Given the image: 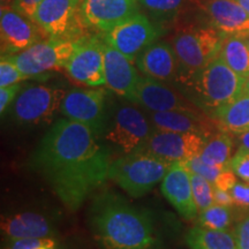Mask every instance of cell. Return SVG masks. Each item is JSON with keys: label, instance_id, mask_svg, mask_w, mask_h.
Here are the masks:
<instances>
[{"label": "cell", "instance_id": "cell-1", "mask_svg": "<svg viewBox=\"0 0 249 249\" xmlns=\"http://www.w3.org/2000/svg\"><path fill=\"white\" fill-rule=\"evenodd\" d=\"M112 163L101 136L89 126L61 118L30 156V167L67 209L75 211L108 179Z\"/></svg>", "mask_w": 249, "mask_h": 249}, {"label": "cell", "instance_id": "cell-2", "mask_svg": "<svg viewBox=\"0 0 249 249\" xmlns=\"http://www.w3.org/2000/svg\"><path fill=\"white\" fill-rule=\"evenodd\" d=\"M89 223L102 249H156L158 246L150 213L116 193L103 192L93 198Z\"/></svg>", "mask_w": 249, "mask_h": 249}, {"label": "cell", "instance_id": "cell-3", "mask_svg": "<svg viewBox=\"0 0 249 249\" xmlns=\"http://www.w3.org/2000/svg\"><path fill=\"white\" fill-rule=\"evenodd\" d=\"M245 79L219 57L185 82L179 83L193 104L211 117L244 92Z\"/></svg>", "mask_w": 249, "mask_h": 249}, {"label": "cell", "instance_id": "cell-4", "mask_svg": "<svg viewBox=\"0 0 249 249\" xmlns=\"http://www.w3.org/2000/svg\"><path fill=\"white\" fill-rule=\"evenodd\" d=\"M224 37L214 27L189 26L176 31L171 45L179 64L177 85L185 82L218 57Z\"/></svg>", "mask_w": 249, "mask_h": 249}, {"label": "cell", "instance_id": "cell-5", "mask_svg": "<svg viewBox=\"0 0 249 249\" xmlns=\"http://www.w3.org/2000/svg\"><path fill=\"white\" fill-rule=\"evenodd\" d=\"M171 164L148 151L136 150L112 160L108 179L132 197L139 198L163 181Z\"/></svg>", "mask_w": 249, "mask_h": 249}, {"label": "cell", "instance_id": "cell-6", "mask_svg": "<svg viewBox=\"0 0 249 249\" xmlns=\"http://www.w3.org/2000/svg\"><path fill=\"white\" fill-rule=\"evenodd\" d=\"M82 0H43L33 20L49 38L76 42L87 36L81 18Z\"/></svg>", "mask_w": 249, "mask_h": 249}, {"label": "cell", "instance_id": "cell-7", "mask_svg": "<svg viewBox=\"0 0 249 249\" xmlns=\"http://www.w3.org/2000/svg\"><path fill=\"white\" fill-rule=\"evenodd\" d=\"M155 130L149 117L130 104L119 105L108 121L104 138L124 155L141 149Z\"/></svg>", "mask_w": 249, "mask_h": 249}, {"label": "cell", "instance_id": "cell-8", "mask_svg": "<svg viewBox=\"0 0 249 249\" xmlns=\"http://www.w3.org/2000/svg\"><path fill=\"white\" fill-rule=\"evenodd\" d=\"M66 91L58 87L28 86L21 90L14 101L12 114L20 124H49L60 113Z\"/></svg>", "mask_w": 249, "mask_h": 249}, {"label": "cell", "instance_id": "cell-9", "mask_svg": "<svg viewBox=\"0 0 249 249\" xmlns=\"http://www.w3.org/2000/svg\"><path fill=\"white\" fill-rule=\"evenodd\" d=\"M74 49L75 42L73 40L46 38L8 57L24 75L31 79L46 75L50 71L65 70Z\"/></svg>", "mask_w": 249, "mask_h": 249}, {"label": "cell", "instance_id": "cell-10", "mask_svg": "<svg viewBox=\"0 0 249 249\" xmlns=\"http://www.w3.org/2000/svg\"><path fill=\"white\" fill-rule=\"evenodd\" d=\"M65 71L77 85L91 88L104 86V39L102 36L87 35L76 40Z\"/></svg>", "mask_w": 249, "mask_h": 249}, {"label": "cell", "instance_id": "cell-11", "mask_svg": "<svg viewBox=\"0 0 249 249\" xmlns=\"http://www.w3.org/2000/svg\"><path fill=\"white\" fill-rule=\"evenodd\" d=\"M60 113L104 136L107 127V93L103 89H73L66 92Z\"/></svg>", "mask_w": 249, "mask_h": 249}, {"label": "cell", "instance_id": "cell-12", "mask_svg": "<svg viewBox=\"0 0 249 249\" xmlns=\"http://www.w3.org/2000/svg\"><path fill=\"white\" fill-rule=\"evenodd\" d=\"M99 35L104 42L119 50L121 53L134 62L143 50L157 40L160 31L140 12L107 33Z\"/></svg>", "mask_w": 249, "mask_h": 249}, {"label": "cell", "instance_id": "cell-13", "mask_svg": "<svg viewBox=\"0 0 249 249\" xmlns=\"http://www.w3.org/2000/svg\"><path fill=\"white\" fill-rule=\"evenodd\" d=\"M210 136L200 133H178L156 129L139 150H144L161 160L176 163L200 156Z\"/></svg>", "mask_w": 249, "mask_h": 249}, {"label": "cell", "instance_id": "cell-14", "mask_svg": "<svg viewBox=\"0 0 249 249\" xmlns=\"http://www.w3.org/2000/svg\"><path fill=\"white\" fill-rule=\"evenodd\" d=\"M0 34L1 55L18 53L40 40L49 38L35 21L18 13L11 5H1Z\"/></svg>", "mask_w": 249, "mask_h": 249}, {"label": "cell", "instance_id": "cell-15", "mask_svg": "<svg viewBox=\"0 0 249 249\" xmlns=\"http://www.w3.org/2000/svg\"><path fill=\"white\" fill-rule=\"evenodd\" d=\"M140 13L139 0H82L81 18L87 30L104 34Z\"/></svg>", "mask_w": 249, "mask_h": 249}, {"label": "cell", "instance_id": "cell-16", "mask_svg": "<svg viewBox=\"0 0 249 249\" xmlns=\"http://www.w3.org/2000/svg\"><path fill=\"white\" fill-rule=\"evenodd\" d=\"M105 86L127 101L135 103L136 89L141 75L138 67L119 50L104 42Z\"/></svg>", "mask_w": 249, "mask_h": 249}, {"label": "cell", "instance_id": "cell-17", "mask_svg": "<svg viewBox=\"0 0 249 249\" xmlns=\"http://www.w3.org/2000/svg\"><path fill=\"white\" fill-rule=\"evenodd\" d=\"M160 191L183 219L193 220L197 217L198 209L193 195L191 171L185 161L171 164L161 181Z\"/></svg>", "mask_w": 249, "mask_h": 249}, {"label": "cell", "instance_id": "cell-18", "mask_svg": "<svg viewBox=\"0 0 249 249\" xmlns=\"http://www.w3.org/2000/svg\"><path fill=\"white\" fill-rule=\"evenodd\" d=\"M191 103L161 81L147 76H141L139 81L135 104L147 108L148 112L196 111Z\"/></svg>", "mask_w": 249, "mask_h": 249}, {"label": "cell", "instance_id": "cell-19", "mask_svg": "<svg viewBox=\"0 0 249 249\" xmlns=\"http://www.w3.org/2000/svg\"><path fill=\"white\" fill-rule=\"evenodd\" d=\"M224 35L249 36V14L236 0H196Z\"/></svg>", "mask_w": 249, "mask_h": 249}, {"label": "cell", "instance_id": "cell-20", "mask_svg": "<svg viewBox=\"0 0 249 249\" xmlns=\"http://www.w3.org/2000/svg\"><path fill=\"white\" fill-rule=\"evenodd\" d=\"M135 64L143 76L161 82H176L178 79V59L172 45L167 42H155L149 45L139 54Z\"/></svg>", "mask_w": 249, "mask_h": 249}, {"label": "cell", "instance_id": "cell-21", "mask_svg": "<svg viewBox=\"0 0 249 249\" xmlns=\"http://www.w3.org/2000/svg\"><path fill=\"white\" fill-rule=\"evenodd\" d=\"M1 234L4 241L18 239L54 238L53 224L44 214L35 211H23L2 217Z\"/></svg>", "mask_w": 249, "mask_h": 249}, {"label": "cell", "instance_id": "cell-22", "mask_svg": "<svg viewBox=\"0 0 249 249\" xmlns=\"http://www.w3.org/2000/svg\"><path fill=\"white\" fill-rule=\"evenodd\" d=\"M149 119L156 129L178 133H200L213 135L214 120L201 116L197 111L149 112Z\"/></svg>", "mask_w": 249, "mask_h": 249}, {"label": "cell", "instance_id": "cell-23", "mask_svg": "<svg viewBox=\"0 0 249 249\" xmlns=\"http://www.w3.org/2000/svg\"><path fill=\"white\" fill-rule=\"evenodd\" d=\"M211 118L223 132L238 135L249 132V95L244 91L234 101L214 112Z\"/></svg>", "mask_w": 249, "mask_h": 249}, {"label": "cell", "instance_id": "cell-24", "mask_svg": "<svg viewBox=\"0 0 249 249\" xmlns=\"http://www.w3.org/2000/svg\"><path fill=\"white\" fill-rule=\"evenodd\" d=\"M218 57L236 74L246 79L249 75L248 36L225 35Z\"/></svg>", "mask_w": 249, "mask_h": 249}, {"label": "cell", "instance_id": "cell-25", "mask_svg": "<svg viewBox=\"0 0 249 249\" xmlns=\"http://www.w3.org/2000/svg\"><path fill=\"white\" fill-rule=\"evenodd\" d=\"M185 241L189 249H236L234 235L229 231H213L201 226L189 230Z\"/></svg>", "mask_w": 249, "mask_h": 249}, {"label": "cell", "instance_id": "cell-26", "mask_svg": "<svg viewBox=\"0 0 249 249\" xmlns=\"http://www.w3.org/2000/svg\"><path fill=\"white\" fill-rule=\"evenodd\" d=\"M232 149L233 141L229 134L226 132L214 133L208 139L198 157L211 166L225 169L230 167L229 164L231 160Z\"/></svg>", "mask_w": 249, "mask_h": 249}, {"label": "cell", "instance_id": "cell-27", "mask_svg": "<svg viewBox=\"0 0 249 249\" xmlns=\"http://www.w3.org/2000/svg\"><path fill=\"white\" fill-rule=\"evenodd\" d=\"M198 214V226L203 229L213 231H227L231 225L232 217L229 207L213 203Z\"/></svg>", "mask_w": 249, "mask_h": 249}, {"label": "cell", "instance_id": "cell-28", "mask_svg": "<svg viewBox=\"0 0 249 249\" xmlns=\"http://www.w3.org/2000/svg\"><path fill=\"white\" fill-rule=\"evenodd\" d=\"M191 171V170H189ZM191 178H192V187H193V195H194V200L197 207L198 213L203 211L213 205V191L214 186L211 183L209 180H207L200 174L192 172L191 171Z\"/></svg>", "mask_w": 249, "mask_h": 249}, {"label": "cell", "instance_id": "cell-29", "mask_svg": "<svg viewBox=\"0 0 249 249\" xmlns=\"http://www.w3.org/2000/svg\"><path fill=\"white\" fill-rule=\"evenodd\" d=\"M186 0H139L149 13L155 17H172L179 13Z\"/></svg>", "mask_w": 249, "mask_h": 249}, {"label": "cell", "instance_id": "cell-30", "mask_svg": "<svg viewBox=\"0 0 249 249\" xmlns=\"http://www.w3.org/2000/svg\"><path fill=\"white\" fill-rule=\"evenodd\" d=\"M29 79L21 71L17 64L8 55H1L0 60V88L12 85H18L21 81Z\"/></svg>", "mask_w": 249, "mask_h": 249}, {"label": "cell", "instance_id": "cell-31", "mask_svg": "<svg viewBox=\"0 0 249 249\" xmlns=\"http://www.w3.org/2000/svg\"><path fill=\"white\" fill-rule=\"evenodd\" d=\"M229 166L233 170L238 178L249 183V150L244 147L239 148L230 160Z\"/></svg>", "mask_w": 249, "mask_h": 249}, {"label": "cell", "instance_id": "cell-32", "mask_svg": "<svg viewBox=\"0 0 249 249\" xmlns=\"http://www.w3.org/2000/svg\"><path fill=\"white\" fill-rule=\"evenodd\" d=\"M185 163L187 165V167H188L192 172L200 174L201 177H203V178L209 180V181L211 183H213V185H214V181H216L217 177L219 176L220 171L223 170L220 169V167L211 166V165L204 163L198 156L197 157H194L192 158V160L185 161Z\"/></svg>", "mask_w": 249, "mask_h": 249}, {"label": "cell", "instance_id": "cell-33", "mask_svg": "<svg viewBox=\"0 0 249 249\" xmlns=\"http://www.w3.org/2000/svg\"><path fill=\"white\" fill-rule=\"evenodd\" d=\"M21 90L22 88H21L20 83L0 88V112H1V114H4L9 105L17 99Z\"/></svg>", "mask_w": 249, "mask_h": 249}, {"label": "cell", "instance_id": "cell-34", "mask_svg": "<svg viewBox=\"0 0 249 249\" xmlns=\"http://www.w3.org/2000/svg\"><path fill=\"white\" fill-rule=\"evenodd\" d=\"M234 240L236 249H249V216L236 225Z\"/></svg>", "mask_w": 249, "mask_h": 249}, {"label": "cell", "instance_id": "cell-35", "mask_svg": "<svg viewBox=\"0 0 249 249\" xmlns=\"http://www.w3.org/2000/svg\"><path fill=\"white\" fill-rule=\"evenodd\" d=\"M234 205L241 209H249V183L236 182L231 191Z\"/></svg>", "mask_w": 249, "mask_h": 249}, {"label": "cell", "instance_id": "cell-36", "mask_svg": "<svg viewBox=\"0 0 249 249\" xmlns=\"http://www.w3.org/2000/svg\"><path fill=\"white\" fill-rule=\"evenodd\" d=\"M236 182H238L236 181V174L233 172L231 167H225V169L220 171L219 176L217 177L213 186L216 187V188L231 192Z\"/></svg>", "mask_w": 249, "mask_h": 249}, {"label": "cell", "instance_id": "cell-37", "mask_svg": "<svg viewBox=\"0 0 249 249\" xmlns=\"http://www.w3.org/2000/svg\"><path fill=\"white\" fill-rule=\"evenodd\" d=\"M42 1L43 0H14L11 6L18 13L33 20L34 15L36 13V9Z\"/></svg>", "mask_w": 249, "mask_h": 249}, {"label": "cell", "instance_id": "cell-38", "mask_svg": "<svg viewBox=\"0 0 249 249\" xmlns=\"http://www.w3.org/2000/svg\"><path fill=\"white\" fill-rule=\"evenodd\" d=\"M213 202L218 205H223V207H229V208H231L234 205V201H233L231 192L216 188V187H214V191H213Z\"/></svg>", "mask_w": 249, "mask_h": 249}, {"label": "cell", "instance_id": "cell-39", "mask_svg": "<svg viewBox=\"0 0 249 249\" xmlns=\"http://www.w3.org/2000/svg\"><path fill=\"white\" fill-rule=\"evenodd\" d=\"M239 141H240L241 147H244L249 150V132L241 134V135L239 136Z\"/></svg>", "mask_w": 249, "mask_h": 249}, {"label": "cell", "instance_id": "cell-40", "mask_svg": "<svg viewBox=\"0 0 249 249\" xmlns=\"http://www.w3.org/2000/svg\"><path fill=\"white\" fill-rule=\"evenodd\" d=\"M236 1H238L239 4L245 8V11L249 14V0H236Z\"/></svg>", "mask_w": 249, "mask_h": 249}, {"label": "cell", "instance_id": "cell-41", "mask_svg": "<svg viewBox=\"0 0 249 249\" xmlns=\"http://www.w3.org/2000/svg\"><path fill=\"white\" fill-rule=\"evenodd\" d=\"M244 91L247 92L249 95V75L245 79V86H244Z\"/></svg>", "mask_w": 249, "mask_h": 249}, {"label": "cell", "instance_id": "cell-42", "mask_svg": "<svg viewBox=\"0 0 249 249\" xmlns=\"http://www.w3.org/2000/svg\"><path fill=\"white\" fill-rule=\"evenodd\" d=\"M14 0H1V5H11Z\"/></svg>", "mask_w": 249, "mask_h": 249}, {"label": "cell", "instance_id": "cell-43", "mask_svg": "<svg viewBox=\"0 0 249 249\" xmlns=\"http://www.w3.org/2000/svg\"><path fill=\"white\" fill-rule=\"evenodd\" d=\"M54 249H64V247H62V246H61V245L59 244V242H58V245L55 246V248H54Z\"/></svg>", "mask_w": 249, "mask_h": 249}, {"label": "cell", "instance_id": "cell-44", "mask_svg": "<svg viewBox=\"0 0 249 249\" xmlns=\"http://www.w3.org/2000/svg\"><path fill=\"white\" fill-rule=\"evenodd\" d=\"M248 40H249V36H248Z\"/></svg>", "mask_w": 249, "mask_h": 249}]
</instances>
